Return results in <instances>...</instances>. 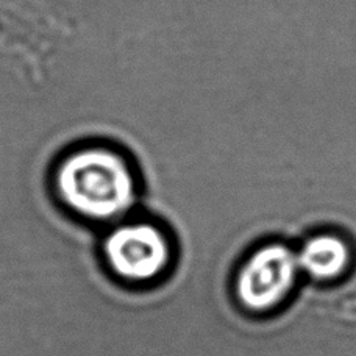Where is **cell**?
Listing matches in <instances>:
<instances>
[{
    "mask_svg": "<svg viewBox=\"0 0 356 356\" xmlns=\"http://www.w3.org/2000/svg\"><path fill=\"white\" fill-rule=\"evenodd\" d=\"M54 189L58 202L75 218L113 227L135 208L139 181L122 152L106 144H85L56 163Z\"/></svg>",
    "mask_w": 356,
    "mask_h": 356,
    "instance_id": "6da1fadb",
    "label": "cell"
},
{
    "mask_svg": "<svg viewBox=\"0 0 356 356\" xmlns=\"http://www.w3.org/2000/svg\"><path fill=\"white\" fill-rule=\"evenodd\" d=\"M108 272L129 286H152L169 275L175 261L172 236L149 219H124L102 243Z\"/></svg>",
    "mask_w": 356,
    "mask_h": 356,
    "instance_id": "7a4b0ae2",
    "label": "cell"
},
{
    "mask_svg": "<svg viewBox=\"0 0 356 356\" xmlns=\"http://www.w3.org/2000/svg\"><path fill=\"white\" fill-rule=\"evenodd\" d=\"M300 273L296 250L282 243L264 244L239 266L233 280L234 298L249 313H272L294 294Z\"/></svg>",
    "mask_w": 356,
    "mask_h": 356,
    "instance_id": "3957f363",
    "label": "cell"
},
{
    "mask_svg": "<svg viewBox=\"0 0 356 356\" xmlns=\"http://www.w3.org/2000/svg\"><path fill=\"white\" fill-rule=\"evenodd\" d=\"M300 272L319 283H332L344 277L353 261L352 247L336 233H317L297 250Z\"/></svg>",
    "mask_w": 356,
    "mask_h": 356,
    "instance_id": "277c9868",
    "label": "cell"
}]
</instances>
